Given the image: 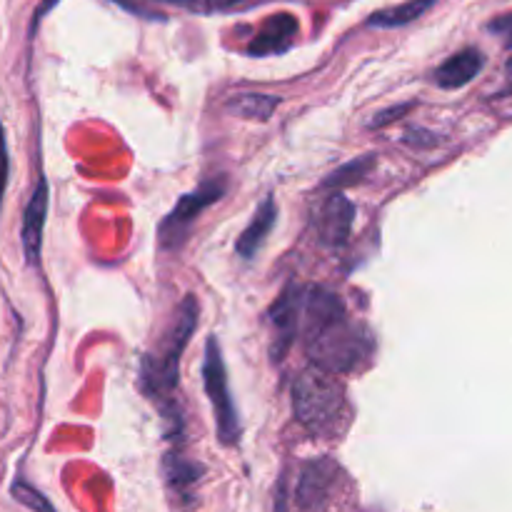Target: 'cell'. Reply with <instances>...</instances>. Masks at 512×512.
I'll return each mask as SVG.
<instances>
[{"instance_id": "obj_1", "label": "cell", "mask_w": 512, "mask_h": 512, "mask_svg": "<svg viewBox=\"0 0 512 512\" xmlns=\"http://www.w3.org/2000/svg\"><path fill=\"white\" fill-rule=\"evenodd\" d=\"M300 335L305 353L325 373H353L373 355V335L353 320L338 293L323 285H308L300 298Z\"/></svg>"}, {"instance_id": "obj_2", "label": "cell", "mask_w": 512, "mask_h": 512, "mask_svg": "<svg viewBox=\"0 0 512 512\" xmlns=\"http://www.w3.org/2000/svg\"><path fill=\"white\" fill-rule=\"evenodd\" d=\"M198 313V298L185 295L180 300L178 310H175V320L170 323V328L155 343V348L148 350L140 360V385H143V390L150 395V400L160 405L165 418L178 420V423L180 418H173V408L168 403H173V393L178 388L180 358H183L185 348H188L190 338L198 328Z\"/></svg>"}, {"instance_id": "obj_3", "label": "cell", "mask_w": 512, "mask_h": 512, "mask_svg": "<svg viewBox=\"0 0 512 512\" xmlns=\"http://www.w3.org/2000/svg\"><path fill=\"white\" fill-rule=\"evenodd\" d=\"M295 420L313 435H335L348 413L345 385L333 373L310 368L293 383Z\"/></svg>"}, {"instance_id": "obj_4", "label": "cell", "mask_w": 512, "mask_h": 512, "mask_svg": "<svg viewBox=\"0 0 512 512\" xmlns=\"http://www.w3.org/2000/svg\"><path fill=\"white\" fill-rule=\"evenodd\" d=\"M203 383L205 393H208L210 405L215 413V430H218V440L223 445H235L240 440V418L238 408H235L233 393H230L228 383V368H225L223 350L215 335H210L205 343V358H203Z\"/></svg>"}, {"instance_id": "obj_5", "label": "cell", "mask_w": 512, "mask_h": 512, "mask_svg": "<svg viewBox=\"0 0 512 512\" xmlns=\"http://www.w3.org/2000/svg\"><path fill=\"white\" fill-rule=\"evenodd\" d=\"M228 193V180L220 175V178H208L198 185L195 190L185 193L183 198L175 203V208L170 210L163 218V223L158 225V243L163 250H175L188 240L190 228L198 220L200 213L210 208V205L218 203L223 195Z\"/></svg>"}, {"instance_id": "obj_6", "label": "cell", "mask_w": 512, "mask_h": 512, "mask_svg": "<svg viewBox=\"0 0 512 512\" xmlns=\"http://www.w3.org/2000/svg\"><path fill=\"white\" fill-rule=\"evenodd\" d=\"M355 205L345 198L343 190H330L313 210V225L318 230L320 243L328 248H343L353 233Z\"/></svg>"}, {"instance_id": "obj_7", "label": "cell", "mask_w": 512, "mask_h": 512, "mask_svg": "<svg viewBox=\"0 0 512 512\" xmlns=\"http://www.w3.org/2000/svg\"><path fill=\"white\" fill-rule=\"evenodd\" d=\"M340 475H343V470L330 458H318L305 463L303 470H300L298 488H295V500H298L300 510H323L330 503V498H333V490L338 485Z\"/></svg>"}, {"instance_id": "obj_8", "label": "cell", "mask_w": 512, "mask_h": 512, "mask_svg": "<svg viewBox=\"0 0 512 512\" xmlns=\"http://www.w3.org/2000/svg\"><path fill=\"white\" fill-rule=\"evenodd\" d=\"M300 298H303V288L293 283L280 293V298L270 308L268 318L273 325V360H283L290 345L300 335Z\"/></svg>"}, {"instance_id": "obj_9", "label": "cell", "mask_w": 512, "mask_h": 512, "mask_svg": "<svg viewBox=\"0 0 512 512\" xmlns=\"http://www.w3.org/2000/svg\"><path fill=\"white\" fill-rule=\"evenodd\" d=\"M48 203H50L48 180H45V175H40L38 185H35L28 205H25L23 228H20V243H23V253H25V260H28V265L40 263L43 230H45V220H48Z\"/></svg>"}, {"instance_id": "obj_10", "label": "cell", "mask_w": 512, "mask_h": 512, "mask_svg": "<svg viewBox=\"0 0 512 512\" xmlns=\"http://www.w3.org/2000/svg\"><path fill=\"white\" fill-rule=\"evenodd\" d=\"M298 35V20L290 13H278L263 23V28L250 40L248 55L253 58H268V55L285 53Z\"/></svg>"}, {"instance_id": "obj_11", "label": "cell", "mask_w": 512, "mask_h": 512, "mask_svg": "<svg viewBox=\"0 0 512 512\" xmlns=\"http://www.w3.org/2000/svg\"><path fill=\"white\" fill-rule=\"evenodd\" d=\"M485 65V55L478 48H465L450 55L443 65L433 73V80L445 90H458L480 75Z\"/></svg>"}, {"instance_id": "obj_12", "label": "cell", "mask_w": 512, "mask_h": 512, "mask_svg": "<svg viewBox=\"0 0 512 512\" xmlns=\"http://www.w3.org/2000/svg\"><path fill=\"white\" fill-rule=\"evenodd\" d=\"M275 220H278V203H275L273 195L263 200L255 210L253 220L248 223V228L240 233L238 243H235V250L243 260H253L258 255V250L263 248V243L268 240L270 230L275 228Z\"/></svg>"}, {"instance_id": "obj_13", "label": "cell", "mask_w": 512, "mask_h": 512, "mask_svg": "<svg viewBox=\"0 0 512 512\" xmlns=\"http://www.w3.org/2000/svg\"><path fill=\"white\" fill-rule=\"evenodd\" d=\"M163 468H165V478H168V483L173 485L175 493H180L183 498H190V488H193V485L200 480V475H203V465L188 460L180 450L165 455Z\"/></svg>"}, {"instance_id": "obj_14", "label": "cell", "mask_w": 512, "mask_h": 512, "mask_svg": "<svg viewBox=\"0 0 512 512\" xmlns=\"http://www.w3.org/2000/svg\"><path fill=\"white\" fill-rule=\"evenodd\" d=\"M435 5V0H408L403 5H395V8H385L380 13L370 15L368 25L373 28H403V25L415 23L420 15L428 13Z\"/></svg>"}, {"instance_id": "obj_15", "label": "cell", "mask_w": 512, "mask_h": 512, "mask_svg": "<svg viewBox=\"0 0 512 512\" xmlns=\"http://www.w3.org/2000/svg\"><path fill=\"white\" fill-rule=\"evenodd\" d=\"M280 105L278 95H263V93H240L228 103L233 113L243 115L248 120H268Z\"/></svg>"}, {"instance_id": "obj_16", "label": "cell", "mask_w": 512, "mask_h": 512, "mask_svg": "<svg viewBox=\"0 0 512 512\" xmlns=\"http://www.w3.org/2000/svg\"><path fill=\"white\" fill-rule=\"evenodd\" d=\"M375 165V155H363V158H355L350 163H345L343 168H338L335 173L328 175V180L323 183V188L328 190H343L345 185H355L370 173V168Z\"/></svg>"}, {"instance_id": "obj_17", "label": "cell", "mask_w": 512, "mask_h": 512, "mask_svg": "<svg viewBox=\"0 0 512 512\" xmlns=\"http://www.w3.org/2000/svg\"><path fill=\"white\" fill-rule=\"evenodd\" d=\"M163 3H173L178 8L190 10V13L200 15H215V13H233V10H248L253 5L263 3V0H163Z\"/></svg>"}, {"instance_id": "obj_18", "label": "cell", "mask_w": 512, "mask_h": 512, "mask_svg": "<svg viewBox=\"0 0 512 512\" xmlns=\"http://www.w3.org/2000/svg\"><path fill=\"white\" fill-rule=\"evenodd\" d=\"M13 498L18 500V503H23L25 508L35 510V512H55L53 505H50V500L45 498L40 490H35L33 485H28L25 480H15L13 483Z\"/></svg>"}, {"instance_id": "obj_19", "label": "cell", "mask_w": 512, "mask_h": 512, "mask_svg": "<svg viewBox=\"0 0 512 512\" xmlns=\"http://www.w3.org/2000/svg\"><path fill=\"white\" fill-rule=\"evenodd\" d=\"M10 178V153H8V138H5V128L0 123V205H3L5 188H8Z\"/></svg>"}, {"instance_id": "obj_20", "label": "cell", "mask_w": 512, "mask_h": 512, "mask_svg": "<svg viewBox=\"0 0 512 512\" xmlns=\"http://www.w3.org/2000/svg\"><path fill=\"white\" fill-rule=\"evenodd\" d=\"M490 33H495L498 38H503V43L512 48V13L510 15H500L490 23Z\"/></svg>"}, {"instance_id": "obj_21", "label": "cell", "mask_w": 512, "mask_h": 512, "mask_svg": "<svg viewBox=\"0 0 512 512\" xmlns=\"http://www.w3.org/2000/svg\"><path fill=\"white\" fill-rule=\"evenodd\" d=\"M405 110H410V105H398V108H390V110H385V113H378V115H375L373 125H375V128H383V125L398 120V115H403Z\"/></svg>"}, {"instance_id": "obj_22", "label": "cell", "mask_w": 512, "mask_h": 512, "mask_svg": "<svg viewBox=\"0 0 512 512\" xmlns=\"http://www.w3.org/2000/svg\"><path fill=\"white\" fill-rule=\"evenodd\" d=\"M508 73L512 75V58H510V63H508Z\"/></svg>"}]
</instances>
